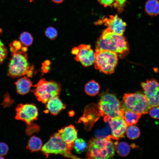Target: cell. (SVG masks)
Returning a JSON list of instances; mask_svg holds the SVG:
<instances>
[{"instance_id": "cell-1", "label": "cell", "mask_w": 159, "mask_h": 159, "mask_svg": "<svg viewBox=\"0 0 159 159\" xmlns=\"http://www.w3.org/2000/svg\"><path fill=\"white\" fill-rule=\"evenodd\" d=\"M10 49L11 57L9 65V76L12 78L24 75L32 77L34 67L28 62L27 47H23L20 42L16 40L10 44Z\"/></svg>"}, {"instance_id": "cell-2", "label": "cell", "mask_w": 159, "mask_h": 159, "mask_svg": "<svg viewBox=\"0 0 159 159\" xmlns=\"http://www.w3.org/2000/svg\"><path fill=\"white\" fill-rule=\"evenodd\" d=\"M95 50H108L122 55L128 51L129 47L122 35L114 33L107 28L97 40Z\"/></svg>"}, {"instance_id": "cell-3", "label": "cell", "mask_w": 159, "mask_h": 159, "mask_svg": "<svg viewBox=\"0 0 159 159\" xmlns=\"http://www.w3.org/2000/svg\"><path fill=\"white\" fill-rule=\"evenodd\" d=\"M111 135L102 139L92 138L87 144V156L89 159H108L114 155L115 148Z\"/></svg>"}, {"instance_id": "cell-4", "label": "cell", "mask_w": 159, "mask_h": 159, "mask_svg": "<svg viewBox=\"0 0 159 159\" xmlns=\"http://www.w3.org/2000/svg\"><path fill=\"white\" fill-rule=\"evenodd\" d=\"M98 107L100 114L105 122L110 118L122 117L121 103L113 94L106 93L102 95Z\"/></svg>"}, {"instance_id": "cell-5", "label": "cell", "mask_w": 159, "mask_h": 159, "mask_svg": "<svg viewBox=\"0 0 159 159\" xmlns=\"http://www.w3.org/2000/svg\"><path fill=\"white\" fill-rule=\"evenodd\" d=\"M94 63L96 69L105 74H111L115 72L117 64L118 55L107 50H96Z\"/></svg>"}, {"instance_id": "cell-6", "label": "cell", "mask_w": 159, "mask_h": 159, "mask_svg": "<svg viewBox=\"0 0 159 159\" xmlns=\"http://www.w3.org/2000/svg\"><path fill=\"white\" fill-rule=\"evenodd\" d=\"M72 150L62 139L58 133L52 135L49 140L42 147L41 150L47 157L49 154H60L64 156L72 159L79 158L73 155L71 151Z\"/></svg>"}, {"instance_id": "cell-7", "label": "cell", "mask_w": 159, "mask_h": 159, "mask_svg": "<svg viewBox=\"0 0 159 159\" xmlns=\"http://www.w3.org/2000/svg\"><path fill=\"white\" fill-rule=\"evenodd\" d=\"M34 94L37 99L46 103L52 98L58 96L61 91L60 84L54 81H47L44 78L41 79L34 86Z\"/></svg>"}, {"instance_id": "cell-8", "label": "cell", "mask_w": 159, "mask_h": 159, "mask_svg": "<svg viewBox=\"0 0 159 159\" xmlns=\"http://www.w3.org/2000/svg\"><path fill=\"white\" fill-rule=\"evenodd\" d=\"M123 100L121 103L125 107L137 113L148 114L150 108L145 95L140 92L125 93Z\"/></svg>"}, {"instance_id": "cell-9", "label": "cell", "mask_w": 159, "mask_h": 159, "mask_svg": "<svg viewBox=\"0 0 159 159\" xmlns=\"http://www.w3.org/2000/svg\"><path fill=\"white\" fill-rule=\"evenodd\" d=\"M141 85L150 107L159 106V82L155 79L151 78L142 82Z\"/></svg>"}, {"instance_id": "cell-10", "label": "cell", "mask_w": 159, "mask_h": 159, "mask_svg": "<svg viewBox=\"0 0 159 159\" xmlns=\"http://www.w3.org/2000/svg\"><path fill=\"white\" fill-rule=\"evenodd\" d=\"M16 111L15 118L25 122L29 126L37 119L38 115L37 108L33 104H20L16 107Z\"/></svg>"}, {"instance_id": "cell-11", "label": "cell", "mask_w": 159, "mask_h": 159, "mask_svg": "<svg viewBox=\"0 0 159 159\" xmlns=\"http://www.w3.org/2000/svg\"><path fill=\"white\" fill-rule=\"evenodd\" d=\"M103 24L113 33L121 35L123 34L127 25L126 23L116 14L102 18L96 22V24Z\"/></svg>"}, {"instance_id": "cell-12", "label": "cell", "mask_w": 159, "mask_h": 159, "mask_svg": "<svg viewBox=\"0 0 159 159\" xmlns=\"http://www.w3.org/2000/svg\"><path fill=\"white\" fill-rule=\"evenodd\" d=\"M78 53L76 55L75 60L81 62L82 65L86 67L90 66L94 63L95 52L90 45L80 44L78 47Z\"/></svg>"}, {"instance_id": "cell-13", "label": "cell", "mask_w": 159, "mask_h": 159, "mask_svg": "<svg viewBox=\"0 0 159 159\" xmlns=\"http://www.w3.org/2000/svg\"><path fill=\"white\" fill-rule=\"evenodd\" d=\"M107 122L111 129L112 138L117 140L122 138L128 127L123 118L120 117L110 118Z\"/></svg>"}, {"instance_id": "cell-14", "label": "cell", "mask_w": 159, "mask_h": 159, "mask_svg": "<svg viewBox=\"0 0 159 159\" xmlns=\"http://www.w3.org/2000/svg\"><path fill=\"white\" fill-rule=\"evenodd\" d=\"M63 140L73 149L74 142L77 138V130L71 125L61 128L58 132Z\"/></svg>"}, {"instance_id": "cell-15", "label": "cell", "mask_w": 159, "mask_h": 159, "mask_svg": "<svg viewBox=\"0 0 159 159\" xmlns=\"http://www.w3.org/2000/svg\"><path fill=\"white\" fill-rule=\"evenodd\" d=\"M46 108L52 114L56 115L62 110L65 109L66 105L63 103L58 96H56L47 101Z\"/></svg>"}, {"instance_id": "cell-16", "label": "cell", "mask_w": 159, "mask_h": 159, "mask_svg": "<svg viewBox=\"0 0 159 159\" xmlns=\"http://www.w3.org/2000/svg\"><path fill=\"white\" fill-rule=\"evenodd\" d=\"M121 103L122 117L127 126L135 124L138 122L142 114L137 113L127 109Z\"/></svg>"}, {"instance_id": "cell-17", "label": "cell", "mask_w": 159, "mask_h": 159, "mask_svg": "<svg viewBox=\"0 0 159 159\" xmlns=\"http://www.w3.org/2000/svg\"><path fill=\"white\" fill-rule=\"evenodd\" d=\"M15 84L17 92L21 95L28 93L33 86L31 81L25 76L18 80Z\"/></svg>"}, {"instance_id": "cell-18", "label": "cell", "mask_w": 159, "mask_h": 159, "mask_svg": "<svg viewBox=\"0 0 159 159\" xmlns=\"http://www.w3.org/2000/svg\"><path fill=\"white\" fill-rule=\"evenodd\" d=\"M145 11L151 17L159 15V0H147L145 5Z\"/></svg>"}, {"instance_id": "cell-19", "label": "cell", "mask_w": 159, "mask_h": 159, "mask_svg": "<svg viewBox=\"0 0 159 159\" xmlns=\"http://www.w3.org/2000/svg\"><path fill=\"white\" fill-rule=\"evenodd\" d=\"M42 145V142L40 138L33 136L28 141L27 149L31 152H37L41 150Z\"/></svg>"}, {"instance_id": "cell-20", "label": "cell", "mask_w": 159, "mask_h": 159, "mask_svg": "<svg viewBox=\"0 0 159 159\" xmlns=\"http://www.w3.org/2000/svg\"><path fill=\"white\" fill-rule=\"evenodd\" d=\"M115 148L117 153L120 156L125 157L127 156L130 151V147L126 142H115L114 143Z\"/></svg>"}, {"instance_id": "cell-21", "label": "cell", "mask_w": 159, "mask_h": 159, "mask_svg": "<svg viewBox=\"0 0 159 159\" xmlns=\"http://www.w3.org/2000/svg\"><path fill=\"white\" fill-rule=\"evenodd\" d=\"M99 84L94 80H91L88 82L85 86V91L90 96H94L97 94L100 90Z\"/></svg>"}, {"instance_id": "cell-22", "label": "cell", "mask_w": 159, "mask_h": 159, "mask_svg": "<svg viewBox=\"0 0 159 159\" xmlns=\"http://www.w3.org/2000/svg\"><path fill=\"white\" fill-rule=\"evenodd\" d=\"M73 147L77 153L80 154L87 150V144L83 139L77 138L74 142Z\"/></svg>"}, {"instance_id": "cell-23", "label": "cell", "mask_w": 159, "mask_h": 159, "mask_svg": "<svg viewBox=\"0 0 159 159\" xmlns=\"http://www.w3.org/2000/svg\"><path fill=\"white\" fill-rule=\"evenodd\" d=\"M127 137L132 140L138 138L140 135V131L139 128L134 125L128 126L126 130Z\"/></svg>"}, {"instance_id": "cell-24", "label": "cell", "mask_w": 159, "mask_h": 159, "mask_svg": "<svg viewBox=\"0 0 159 159\" xmlns=\"http://www.w3.org/2000/svg\"><path fill=\"white\" fill-rule=\"evenodd\" d=\"M19 39L21 43L26 46H29L33 42V39L31 34L27 32L22 33Z\"/></svg>"}, {"instance_id": "cell-25", "label": "cell", "mask_w": 159, "mask_h": 159, "mask_svg": "<svg viewBox=\"0 0 159 159\" xmlns=\"http://www.w3.org/2000/svg\"><path fill=\"white\" fill-rule=\"evenodd\" d=\"M46 36L50 39L53 40L55 39L58 35L57 30L52 26H49L45 31Z\"/></svg>"}, {"instance_id": "cell-26", "label": "cell", "mask_w": 159, "mask_h": 159, "mask_svg": "<svg viewBox=\"0 0 159 159\" xmlns=\"http://www.w3.org/2000/svg\"><path fill=\"white\" fill-rule=\"evenodd\" d=\"M148 113L153 118L159 120V106L150 107Z\"/></svg>"}, {"instance_id": "cell-27", "label": "cell", "mask_w": 159, "mask_h": 159, "mask_svg": "<svg viewBox=\"0 0 159 159\" xmlns=\"http://www.w3.org/2000/svg\"><path fill=\"white\" fill-rule=\"evenodd\" d=\"M7 52L6 49L0 40V64L3 62L6 57Z\"/></svg>"}, {"instance_id": "cell-28", "label": "cell", "mask_w": 159, "mask_h": 159, "mask_svg": "<svg viewBox=\"0 0 159 159\" xmlns=\"http://www.w3.org/2000/svg\"><path fill=\"white\" fill-rule=\"evenodd\" d=\"M9 150L8 145L3 142L0 143V156H3L6 155Z\"/></svg>"}, {"instance_id": "cell-29", "label": "cell", "mask_w": 159, "mask_h": 159, "mask_svg": "<svg viewBox=\"0 0 159 159\" xmlns=\"http://www.w3.org/2000/svg\"><path fill=\"white\" fill-rule=\"evenodd\" d=\"M127 0H115L113 5L120 10L122 9Z\"/></svg>"}, {"instance_id": "cell-30", "label": "cell", "mask_w": 159, "mask_h": 159, "mask_svg": "<svg viewBox=\"0 0 159 159\" xmlns=\"http://www.w3.org/2000/svg\"><path fill=\"white\" fill-rule=\"evenodd\" d=\"M99 2L105 7L113 5L115 0H97Z\"/></svg>"}, {"instance_id": "cell-31", "label": "cell", "mask_w": 159, "mask_h": 159, "mask_svg": "<svg viewBox=\"0 0 159 159\" xmlns=\"http://www.w3.org/2000/svg\"><path fill=\"white\" fill-rule=\"evenodd\" d=\"M79 52V49L77 47H74L73 48L72 50V54L74 55H77Z\"/></svg>"}, {"instance_id": "cell-32", "label": "cell", "mask_w": 159, "mask_h": 159, "mask_svg": "<svg viewBox=\"0 0 159 159\" xmlns=\"http://www.w3.org/2000/svg\"><path fill=\"white\" fill-rule=\"evenodd\" d=\"M64 0H52V1L55 3L59 4L63 2Z\"/></svg>"}, {"instance_id": "cell-33", "label": "cell", "mask_w": 159, "mask_h": 159, "mask_svg": "<svg viewBox=\"0 0 159 159\" xmlns=\"http://www.w3.org/2000/svg\"><path fill=\"white\" fill-rule=\"evenodd\" d=\"M0 158H3L1 156H0Z\"/></svg>"}, {"instance_id": "cell-34", "label": "cell", "mask_w": 159, "mask_h": 159, "mask_svg": "<svg viewBox=\"0 0 159 159\" xmlns=\"http://www.w3.org/2000/svg\"><path fill=\"white\" fill-rule=\"evenodd\" d=\"M29 0V1H33V0Z\"/></svg>"}]
</instances>
